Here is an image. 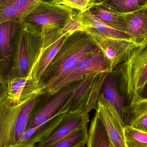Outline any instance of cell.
<instances>
[{
    "label": "cell",
    "mask_w": 147,
    "mask_h": 147,
    "mask_svg": "<svg viewBox=\"0 0 147 147\" xmlns=\"http://www.w3.org/2000/svg\"><path fill=\"white\" fill-rule=\"evenodd\" d=\"M99 50L86 31L74 32L64 43L43 73L38 84L40 90L66 76L80 61Z\"/></svg>",
    "instance_id": "1"
},
{
    "label": "cell",
    "mask_w": 147,
    "mask_h": 147,
    "mask_svg": "<svg viewBox=\"0 0 147 147\" xmlns=\"http://www.w3.org/2000/svg\"><path fill=\"white\" fill-rule=\"evenodd\" d=\"M112 73L128 104L141 98L147 84V42L135 47Z\"/></svg>",
    "instance_id": "2"
},
{
    "label": "cell",
    "mask_w": 147,
    "mask_h": 147,
    "mask_svg": "<svg viewBox=\"0 0 147 147\" xmlns=\"http://www.w3.org/2000/svg\"><path fill=\"white\" fill-rule=\"evenodd\" d=\"M42 38L40 27L24 21L22 22L16 37L12 68L7 81L14 78L29 76L40 51Z\"/></svg>",
    "instance_id": "3"
},
{
    "label": "cell",
    "mask_w": 147,
    "mask_h": 147,
    "mask_svg": "<svg viewBox=\"0 0 147 147\" xmlns=\"http://www.w3.org/2000/svg\"><path fill=\"white\" fill-rule=\"evenodd\" d=\"M38 98L16 103L7 96L0 103V147L20 143Z\"/></svg>",
    "instance_id": "4"
},
{
    "label": "cell",
    "mask_w": 147,
    "mask_h": 147,
    "mask_svg": "<svg viewBox=\"0 0 147 147\" xmlns=\"http://www.w3.org/2000/svg\"><path fill=\"white\" fill-rule=\"evenodd\" d=\"M64 24L40 27L43 34L42 46L28 76L37 84L61 47L71 35L64 28Z\"/></svg>",
    "instance_id": "5"
},
{
    "label": "cell",
    "mask_w": 147,
    "mask_h": 147,
    "mask_svg": "<svg viewBox=\"0 0 147 147\" xmlns=\"http://www.w3.org/2000/svg\"><path fill=\"white\" fill-rule=\"evenodd\" d=\"M102 72L111 73L102 53L99 50L80 61L66 76L42 87L40 96H53L64 87L84 79L90 74Z\"/></svg>",
    "instance_id": "6"
},
{
    "label": "cell",
    "mask_w": 147,
    "mask_h": 147,
    "mask_svg": "<svg viewBox=\"0 0 147 147\" xmlns=\"http://www.w3.org/2000/svg\"><path fill=\"white\" fill-rule=\"evenodd\" d=\"M75 11L69 7L41 1L23 21L40 27L65 24L73 18Z\"/></svg>",
    "instance_id": "7"
},
{
    "label": "cell",
    "mask_w": 147,
    "mask_h": 147,
    "mask_svg": "<svg viewBox=\"0 0 147 147\" xmlns=\"http://www.w3.org/2000/svg\"><path fill=\"white\" fill-rule=\"evenodd\" d=\"M88 34L102 53L111 73L125 60L131 51L139 45L132 40Z\"/></svg>",
    "instance_id": "8"
},
{
    "label": "cell",
    "mask_w": 147,
    "mask_h": 147,
    "mask_svg": "<svg viewBox=\"0 0 147 147\" xmlns=\"http://www.w3.org/2000/svg\"><path fill=\"white\" fill-rule=\"evenodd\" d=\"M95 110V114L104 125L114 147H126L124 135L125 123L102 92L98 96Z\"/></svg>",
    "instance_id": "9"
},
{
    "label": "cell",
    "mask_w": 147,
    "mask_h": 147,
    "mask_svg": "<svg viewBox=\"0 0 147 147\" xmlns=\"http://www.w3.org/2000/svg\"><path fill=\"white\" fill-rule=\"evenodd\" d=\"M78 82L71 84L59 90L53 95V97L45 104L39 103L40 96H39L30 113L26 129L42 125L53 117L60 115L59 111L61 106L70 96Z\"/></svg>",
    "instance_id": "10"
},
{
    "label": "cell",
    "mask_w": 147,
    "mask_h": 147,
    "mask_svg": "<svg viewBox=\"0 0 147 147\" xmlns=\"http://www.w3.org/2000/svg\"><path fill=\"white\" fill-rule=\"evenodd\" d=\"M22 22L7 21L0 23V75L6 83L12 68L16 37Z\"/></svg>",
    "instance_id": "11"
},
{
    "label": "cell",
    "mask_w": 147,
    "mask_h": 147,
    "mask_svg": "<svg viewBox=\"0 0 147 147\" xmlns=\"http://www.w3.org/2000/svg\"><path fill=\"white\" fill-rule=\"evenodd\" d=\"M90 122L89 113L81 110L71 111L64 115L60 121L35 147H47Z\"/></svg>",
    "instance_id": "12"
},
{
    "label": "cell",
    "mask_w": 147,
    "mask_h": 147,
    "mask_svg": "<svg viewBox=\"0 0 147 147\" xmlns=\"http://www.w3.org/2000/svg\"><path fill=\"white\" fill-rule=\"evenodd\" d=\"M73 17L81 23L84 31L88 33L133 40L131 37L125 33L114 29L104 23L94 15L90 9L81 13L75 11Z\"/></svg>",
    "instance_id": "13"
},
{
    "label": "cell",
    "mask_w": 147,
    "mask_h": 147,
    "mask_svg": "<svg viewBox=\"0 0 147 147\" xmlns=\"http://www.w3.org/2000/svg\"><path fill=\"white\" fill-rule=\"evenodd\" d=\"M99 74H92L79 81L70 96L61 106L59 111V115L78 110L84 111L92 85Z\"/></svg>",
    "instance_id": "14"
},
{
    "label": "cell",
    "mask_w": 147,
    "mask_h": 147,
    "mask_svg": "<svg viewBox=\"0 0 147 147\" xmlns=\"http://www.w3.org/2000/svg\"><path fill=\"white\" fill-rule=\"evenodd\" d=\"M7 97L14 103H20L40 96L38 84L30 77L17 78L7 82Z\"/></svg>",
    "instance_id": "15"
},
{
    "label": "cell",
    "mask_w": 147,
    "mask_h": 147,
    "mask_svg": "<svg viewBox=\"0 0 147 147\" xmlns=\"http://www.w3.org/2000/svg\"><path fill=\"white\" fill-rule=\"evenodd\" d=\"M42 0H0V23L7 21L21 22Z\"/></svg>",
    "instance_id": "16"
},
{
    "label": "cell",
    "mask_w": 147,
    "mask_h": 147,
    "mask_svg": "<svg viewBox=\"0 0 147 147\" xmlns=\"http://www.w3.org/2000/svg\"><path fill=\"white\" fill-rule=\"evenodd\" d=\"M123 14L126 34L136 44L147 42V5L131 13Z\"/></svg>",
    "instance_id": "17"
},
{
    "label": "cell",
    "mask_w": 147,
    "mask_h": 147,
    "mask_svg": "<svg viewBox=\"0 0 147 147\" xmlns=\"http://www.w3.org/2000/svg\"><path fill=\"white\" fill-rule=\"evenodd\" d=\"M124 114L127 125L147 133V98H141L125 106Z\"/></svg>",
    "instance_id": "18"
},
{
    "label": "cell",
    "mask_w": 147,
    "mask_h": 147,
    "mask_svg": "<svg viewBox=\"0 0 147 147\" xmlns=\"http://www.w3.org/2000/svg\"><path fill=\"white\" fill-rule=\"evenodd\" d=\"M90 10L94 15L109 26L126 33L127 26L123 14L111 10L98 2Z\"/></svg>",
    "instance_id": "19"
},
{
    "label": "cell",
    "mask_w": 147,
    "mask_h": 147,
    "mask_svg": "<svg viewBox=\"0 0 147 147\" xmlns=\"http://www.w3.org/2000/svg\"><path fill=\"white\" fill-rule=\"evenodd\" d=\"M102 87L103 95L116 110L124 122V99L118 90L116 80L113 73H108Z\"/></svg>",
    "instance_id": "20"
},
{
    "label": "cell",
    "mask_w": 147,
    "mask_h": 147,
    "mask_svg": "<svg viewBox=\"0 0 147 147\" xmlns=\"http://www.w3.org/2000/svg\"><path fill=\"white\" fill-rule=\"evenodd\" d=\"M87 147H115L104 125L95 114L88 131Z\"/></svg>",
    "instance_id": "21"
},
{
    "label": "cell",
    "mask_w": 147,
    "mask_h": 147,
    "mask_svg": "<svg viewBox=\"0 0 147 147\" xmlns=\"http://www.w3.org/2000/svg\"><path fill=\"white\" fill-rule=\"evenodd\" d=\"M64 114L54 117L48 121L38 127L26 129L22 136L20 143L34 145L38 143L60 121Z\"/></svg>",
    "instance_id": "22"
},
{
    "label": "cell",
    "mask_w": 147,
    "mask_h": 147,
    "mask_svg": "<svg viewBox=\"0 0 147 147\" xmlns=\"http://www.w3.org/2000/svg\"><path fill=\"white\" fill-rule=\"evenodd\" d=\"M88 125L79 128L47 147H84L88 138Z\"/></svg>",
    "instance_id": "23"
},
{
    "label": "cell",
    "mask_w": 147,
    "mask_h": 147,
    "mask_svg": "<svg viewBox=\"0 0 147 147\" xmlns=\"http://www.w3.org/2000/svg\"><path fill=\"white\" fill-rule=\"evenodd\" d=\"M99 3L117 13H127L146 6L147 0H102Z\"/></svg>",
    "instance_id": "24"
},
{
    "label": "cell",
    "mask_w": 147,
    "mask_h": 147,
    "mask_svg": "<svg viewBox=\"0 0 147 147\" xmlns=\"http://www.w3.org/2000/svg\"><path fill=\"white\" fill-rule=\"evenodd\" d=\"M124 135L126 147H147V133L126 125Z\"/></svg>",
    "instance_id": "25"
},
{
    "label": "cell",
    "mask_w": 147,
    "mask_h": 147,
    "mask_svg": "<svg viewBox=\"0 0 147 147\" xmlns=\"http://www.w3.org/2000/svg\"><path fill=\"white\" fill-rule=\"evenodd\" d=\"M108 73H109L102 72L99 73L97 76L92 85L89 98L84 108V111L86 113H89L93 109H96L101 88Z\"/></svg>",
    "instance_id": "26"
},
{
    "label": "cell",
    "mask_w": 147,
    "mask_h": 147,
    "mask_svg": "<svg viewBox=\"0 0 147 147\" xmlns=\"http://www.w3.org/2000/svg\"><path fill=\"white\" fill-rule=\"evenodd\" d=\"M51 3L66 6L81 13L90 9L97 2L93 0H54Z\"/></svg>",
    "instance_id": "27"
},
{
    "label": "cell",
    "mask_w": 147,
    "mask_h": 147,
    "mask_svg": "<svg viewBox=\"0 0 147 147\" xmlns=\"http://www.w3.org/2000/svg\"><path fill=\"white\" fill-rule=\"evenodd\" d=\"M7 85L0 75V103L7 96Z\"/></svg>",
    "instance_id": "28"
},
{
    "label": "cell",
    "mask_w": 147,
    "mask_h": 147,
    "mask_svg": "<svg viewBox=\"0 0 147 147\" xmlns=\"http://www.w3.org/2000/svg\"><path fill=\"white\" fill-rule=\"evenodd\" d=\"M35 145L34 144H24V143H19L6 147H35Z\"/></svg>",
    "instance_id": "29"
},
{
    "label": "cell",
    "mask_w": 147,
    "mask_h": 147,
    "mask_svg": "<svg viewBox=\"0 0 147 147\" xmlns=\"http://www.w3.org/2000/svg\"><path fill=\"white\" fill-rule=\"evenodd\" d=\"M141 98H147V84L142 94Z\"/></svg>",
    "instance_id": "30"
},
{
    "label": "cell",
    "mask_w": 147,
    "mask_h": 147,
    "mask_svg": "<svg viewBox=\"0 0 147 147\" xmlns=\"http://www.w3.org/2000/svg\"><path fill=\"white\" fill-rule=\"evenodd\" d=\"M53 1L54 0H42L43 1L46 2H51Z\"/></svg>",
    "instance_id": "31"
},
{
    "label": "cell",
    "mask_w": 147,
    "mask_h": 147,
    "mask_svg": "<svg viewBox=\"0 0 147 147\" xmlns=\"http://www.w3.org/2000/svg\"><path fill=\"white\" fill-rule=\"evenodd\" d=\"M93 1H94L95 2L99 3L101 1H102V0H93Z\"/></svg>",
    "instance_id": "32"
}]
</instances>
